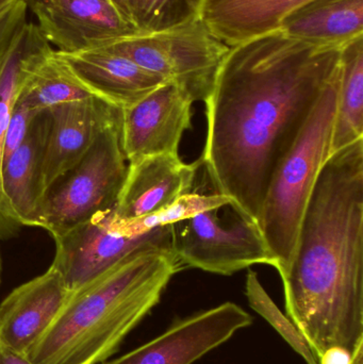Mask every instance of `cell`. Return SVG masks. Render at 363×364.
Masks as SVG:
<instances>
[{"label": "cell", "mask_w": 363, "mask_h": 364, "mask_svg": "<svg viewBox=\"0 0 363 364\" xmlns=\"http://www.w3.org/2000/svg\"><path fill=\"white\" fill-rule=\"evenodd\" d=\"M342 47L315 46L281 30L230 47L206 106L200 164L215 193L259 226L271 177L324 90L340 72Z\"/></svg>", "instance_id": "1"}, {"label": "cell", "mask_w": 363, "mask_h": 364, "mask_svg": "<svg viewBox=\"0 0 363 364\" xmlns=\"http://www.w3.org/2000/svg\"><path fill=\"white\" fill-rule=\"evenodd\" d=\"M279 275L286 314L318 359L363 343V139L326 160Z\"/></svg>", "instance_id": "2"}, {"label": "cell", "mask_w": 363, "mask_h": 364, "mask_svg": "<svg viewBox=\"0 0 363 364\" xmlns=\"http://www.w3.org/2000/svg\"><path fill=\"white\" fill-rule=\"evenodd\" d=\"M181 264L174 252L142 248L90 280L26 355L32 364H99L160 303Z\"/></svg>", "instance_id": "3"}, {"label": "cell", "mask_w": 363, "mask_h": 364, "mask_svg": "<svg viewBox=\"0 0 363 364\" xmlns=\"http://www.w3.org/2000/svg\"><path fill=\"white\" fill-rule=\"evenodd\" d=\"M339 78L340 72L324 90L293 144L275 168L264 197L259 228L279 274L289 265L311 193L332 155Z\"/></svg>", "instance_id": "4"}, {"label": "cell", "mask_w": 363, "mask_h": 364, "mask_svg": "<svg viewBox=\"0 0 363 364\" xmlns=\"http://www.w3.org/2000/svg\"><path fill=\"white\" fill-rule=\"evenodd\" d=\"M98 48L123 55L164 82L174 83L193 102H205L230 47L198 16L163 31L136 32Z\"/></svg>", "instance_id": "5"}, {"label": "cell", "mask_w": 363, "mask_h": 364, "mask_svg": "<svg viewBox=\"0 0 363 364\" xmlns=\"http://www.w3.org/2000/svg\"><path fill=\"white\" fill-rule=\"evenodd\" d=\"M127 171L119 119L98 136L72 170L48 188L40 208V228L55 239L94 214L113 209Z\"/></svg>", "instance_id": "6"}, {"label": "cell", "mask_w": 363, "mask_h": 364, "mask_svg": "<svg viewBox=\"0 0 363 364\" xmlns=\"http://www.w3.org/2000/svg\"><path fill=\"white\" fill-rule=\"evenodd\" d=\"M55 255L51 267L75 291L142 248L174 252L175 225L160 227L142 235L119 230L113 209L98 212L60 237H55Z\"/></svg>", "instance_id": "7"}, {"label": "cell", "mask_w": 363, "mask_h": 364, "mask_svg": "<svg viewBox=\"0 0 363 364\" xmlns=\"http://www.w3.org/2000/svg\"><path fill=\"white\" fill-rule=\"evenodd\" d=\"M219 210H206L175 224L174 252L181 267L223 276L255 264L274 267L259 226L240 216L232 224H223Z\"/></svg>", "instance_id": "8"}, {"label": "cell", "mask_w": 363, "mask_h": 364, "mask_svg": "<svg viewBox=\"0 0 363 364\" xmlns=\"http://www.w3.org/2000/svg\"><path fill=\"white\" fill-rule=\"evenodd\" d=\"M253 321L242 307L226 301L175 321L161 335L104 364H193Z\"/></svg>", "instance_id": "9"}, {"label": "cell", "mask_w": 363, "mask_h": 364, "mask_svg": "<svg viewBox=\"0 0 363 364\" xmlns=\"http://www.w3.org/2000/svg\"><path fill=\"white\" fill-rule=\"evenodd\" d=\"M193 100L174 83L164 82L134 106L121 110V144L128 164L151 156L178 155L192 128Z\"/></svg>", "instance_id": "10"}, {"label": "cell", "mask_w": 363, "mask_h": 364, "mask_svg": "<svg viewBox=\"0 0 363 364\" xmlns=\"http://www.w3.org/2000/svg\"><path fill=\"white\" fill-rule=\"evenodd\" d=\"M121 110L99 98L64 102L48 109L49 124L42 166V188L72 170L98 136L121 119Z\"/></svg>", "instance_id": "11"}, {"label": "cell", "mask_w": 363, "mask_h": 364, "mask_svg": "<svg viewBox=\"0 0 363 364\" xmlns=\"http://www.w3.org/2000/svg\"><path fill=\"white\" fill-rule=\"evenodd\" d=\"M31 9L43 36L61 53L98 48L138 32L110 0H48Z\"/></svg>", "instance_id": "12"}, {"label": "cell", "mask_w": 363, "mask_h": 364, "mask_svg": "<svg viewBox=\"0 0 363 364\" xmlns=\"http://www.w3.org/2000/svg\"><path fill=\"white\" fill-rule=\"evenodd\" d=\"M72 291L51 267L0 304V346L26 356L55 322Z\"/></svg>", "instance_id": "13"}, {"label": "cell", "mask_w": 363, "mask_h": 364, "mask_svg": "<svg viewBox=\"0 0 363 364\" xmlns=\"http://www.w3.org/2000/svg\"><path fill=\"white\" fill-rule=\"evenodd\" d=\"M200 166V160L185 164L179 154L151 156L129 162L113 212L117 218L129 220L170 207L192 193Z\"/></svg>", "instance_id": "14"}, {"label": "cell", "mask_w": 363, "mask_h": 364, "mask_svg": "<svg viewBox=\"0 0 363 364\" xmlns=\"http://www.w3.org/2000/svg\"><path fill=\"white\" fill-rule=\"evenodd\" d=\"M57 55L96 97L121 110L134 106L164 83L153 73L106 49L57 51Z\"/></svg>", "instance_id": "15"}, {"label": "cell", "mask_w": 363, "mask_h": 364, "mask_svg": "<svg viewBox=\"0 0 363 364\" xmlns=\"http://www.w3.org/2000/svg\"><path fill=\"white\" fill-rule=\"evenodd\" d=\"M53 51V47L38 26L28 23L0 73V239L14 237L21 227L9 203L2 181L4 146L11 112L32 70Z\"/></svg>", "instance_id": "16"}, {"label": "cell", "mask_w": 363, "mask_h": 364, "mask_svg": "<svg viewBox=\"0 0 363 364\" xmlns=\"http://www.w3.org/2000/svg\"><path fill=\"white\" fill-rule=\"evenodd\" d=\"M311 0H204L200 17L228 47L278 31L283 21Z\"/></svg>", "instance_id": "17"}, {"label": "cell", "mask_w": 363, "mask_h": 364, "mask_svg": "<svg viewBox=\"0 0 363 364\" xmlns=\"http://www.w3.org/2000/svg\"><path fill=\"white\" fill-rule=\"evenodd\" d=\"M48 124V110L38 113L23 142L4 164V192L21 227H40L44 200L43 157Z\"/></svg>", "instance_id": "18"}, {"label": "cell", "mask_w": 363, "mask_h": 364, "mask_svg": "<svg viewBox=\"0 0 363 364\" xmlns=\"http://www.w3.org/2000/svg\"><path fill=\"white\" fill-rule=\"evenodd\" d=\"M279 30L306 44L343 47L363 36V0H311L290 14Z\"/></svg>", "instance_id": "19"}, {"label": "cell", "mask_w": 363, "mask_h": 364, "mask_svg": "<svg viewBox=\"0 0 363 364\" xmlns=\"http://www.w3.org/2000/svg\"><path fill=\"white\" fill-rule=\"evenodd\" d=\"M363 139V36L341 49L332 154Z\"/></svg>", "instance_id": "20"}, {"label": "cell", "mask_w": 363, "mask_h": 364, "mask_svg": "<svg viewBox=\"0 0 363 364\" xmlns=\"http://www.w3.org/2000/svg\"><path fill=\"white\" fill-rule=\"evenodd\" d=\"M90 97L96 96L53 50L32 70L16 102L34 110L43 111L64 102Z\"/></svg>", "instance_id": "21"}, {"label": "cell", "mask_w": 363, "mask_h": 364, "mask_svg": "<svg viewBox=\"0 0 363 364\" xmlns=\"http://www.w3.org/2000/svg\"><path fill=\"white\" fill-rule=\"evenodd\" d=\"M204 0H126L130 21L140 33L163 31L200 16Z\"/></svg>", "instance_id": "22"}, {"label": "cell", "mask_w": 363, "mask_h": 364, "mask_svg": "<svg viewBox=\"0 0 363 364\" xmlns=\"http://www.w3.org/2000/svg\"><path fill=\"white\" fill-rule=\"evenodd\" d=\"M245 295L249 306L264 318L283 339L306 361L307 364H319L315 353L298 327L279 310L260 282L258 274L249 271L245 282Z\"/></svg>", "instance_id": "23"}, {"label": "cell", "mask_w": 363, "mask_h": 364, "mask_svg": "<svg viewBox=\"0 0 363 364\" xmlns=\"http://www.w3.org/2000/svg\"><path fill=\"white\" fill-rule=\"evenodd\" d=\"M26 0H17L0 15V73L28 21Z\"/></svg>", "instance_id": "24"}, {"label": "cell", "mask_w": 363, "mask_h": 364, "mask_svg": "<svg viewBox=\"0 0 363 364\" xmlns=\"http://www.w3.org/2000/svg\"><path fill=\"white\" fill-rule=\"evenodd\" d=\"M44 111V110H43ZM42 111L34 110L25 105L15 102L11 112L10 122L6 130L4 161L18 149L23 142L36 115Z\"/></svg>", "instance_id": "25"}, {"label": "cell", "mask_w": 363, "mask_h": 364, "mask_svg": "<svg viewBox=\"0 0 363 364\" xmlns=\"http://www.w3.org/2000/svg\"><path fill=\"white\" fill-rule=\"evenodd\" d=\"M318 360L319 364H352L353 353L350 352L347 348L335 346L325 350Z\"/></svg>", "instance_id": "26"}, {"label": "cell", "mask_w": 363, "mask_h": 364, "mask_svg": "<svg viewBox=\"0 0 363 364\" xmlns=\"http://www.w3.org/2000/svg\"><path fill=\"white\" fill-rule=\"evenodd\" d=\"M0 364H32L25 356L11 352L0 346Z\"/></svg>", "instance_id": "27"}, {"label": "cell", "mask_w": 363, "mask_h": 364, "mask_svg": "<svg viewBox=\"0 0 363 364\" xmlns=\"http://www.w3.org/2000/svg\"><path fill=\"white\" fill-rule=\"evenodd\" d=\"M110 1L111 4H112L113 6L117 9V11L121 13V16H123L124 18L127 19L129 23H131V21H130L129 11H128L127 2H126V0H110ZM132 25H134V23H132Z\"/></svg>", "instance_id": "28"}, {"label": "cell", "mask_w": 363, "mask_h": 364, "mask_svg": "<svg viewBox=\"0 0 363 364\" xmlns=\"http://www.w3.org/2000/svg\"><path fill=\"white\" fill-rule=\"evenodd\" d=\"M352 364H363V343L359 344L353 353Z\"/></svg>", "instance_id": "29"}, {"label": "cell", "mask_w": 363, "mask_h": 364, "mask_svg": "<svg viewBox=\"0 0 363 364\" xmlns=\"http://www.w3.org/2000/svg\"><path fill=\"white\" fill-rule=\"evenodd\" d=\"M16 1L17 0H0V15Z\"/></svg>", "instance_id": "30"}, {"label": "cell", "mask_w": 363, "mask_h": 364, "mask_svg": "<svg viewBox=\"0 0 363 364\" xmlns=\"http://www.w3.org/2000/svg\"><path fill=\"white\" fill-rule=\"evenodd\" d=\"M26 1H27L29 8H31V6H33L34 4H40V2L48 1V0H26Z\"/></svg>", "instance_id": "31"}, {"label": "cell", "mask_w": 363, "mask_h": 364, "mask_svg": "<svg viewBox=\"0 0 363 364\" xmlns=\"http://www.w3.org/2000/svg\"><path fill=\"white\" fill-rule=\"evenodd\" d=\"M1 273H2V260H1V255H0V282H1Z\"/></svg>", "instance_id": "32"}]
</instances>
